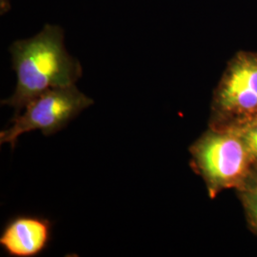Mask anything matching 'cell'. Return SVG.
Here are the masks:
<instances>
[{"label": "cell", "mask_w": 257, "mask_h": 257, "mask_svg": "<svg viewBox=\"0 0 257 257\" xmlns=\"http://www.w3.org/2000/svg\"><path fill=\"white\" fill-rule=\"evenodd\" d=\"M52 234V223L35 215H19L7 223L0 245L10 256L35 257L46 249Z\"/></svg>", "instance_id": "obj_5"}, {"label": "cell", "mask_w": 257, "mask_h": 257, "mask_svg": "<svg viewBox=\"0 0 257 257\" xmlns=\"http://www.w3.org/2000/svg\"><path fill=\"white\" fill-rule=\"evenodd\" d=\"M12 9V0H0V16H6Z\"/></svg>", "instance_id": "obj_9"}, {"label": "cell", "mask_w": 257, "mask_h": 257, "mask_svg": "<svg viewBox=\"0 0 257 257\" xmlns=\"http://www.w3.org/2000/svg\"><path fill=\"white\" fill-rule=\"evenodd\" d=\"M92 104V98L80 92L75 85L41 92L28 103L24 110L15 114L12 126L0 133V143H9L15 149L23 134L38 130L45 136L54 135Z\"/></svg>", "instance_id": "obj_4"}, {"label": "cell", "mask_w": 257, "mask_h": 257, "mask_svg": "<svg viewBox=\"0 0 257 257\" xmlns=\"http://www.w3.org/2000/svg\"><path fill=\"white\" fill-rule=\"evenodd\" d=\"M257 116V53L239 51L226 66L211 103L209 127L228 128Z\"/></svg>", "instance_id": "obj_3"}, {"label": "cell", "mask_w": 257, "mask_h": 257, "mask_svg": "<svg viewBox=\"0 0 257 257\" xmlns=\"http://www.w3.org/2000/svg\"><path fill=\"white\" fill-rule=\"evenodd\" d=\"M9 52L17 86L1 104L14 108L15 114L41 92L75 85L82 77L81 63L67 51L64 30L57 24L47 23L34 37L14 41Z\"/></svg>", "instance_id": "obj_1"}, {"label": "cell", "mask_w": 257, "mask_h": 257, "mask_svg": "<svg viewBox=\"0 0 257 257\" xmlns=\"http://www.w3.org/2000/svg\"><path fill=\"white\" fill-rule=\"evenodd\" d=\"M189 152L193 172L201 176L211 199L225 190L244 188L253 163L233 130L209 127Z\"/></svg>", "instance_id": "obj_2"}, {"label": "cell", "mask_w": 257, "mask_h": 257, "mask_svg": "<svg viewBox=\"0 0 257 257\" xmlns=\"http://www.w3.org/2000/svg\"><path fill=\"white\" fill-rule=\"evenodd\" d=\"M240 202L245 211L248 228L257 235V188H247L237 191Z\"/></svg>", "instance_id": "obj_7"}, {"label": "cell", "mask_w": 257, "mask_h": 257, "mask_svg": "<svg viewBox=\"0 0 257 257\" xmlns=\"http://www.w3.org/2000/svg\"><path fill=\"white\" fill-rule=\"evenodd\" d=\"M228 128L233 130L238 135L248 151L252 163L257 164V116Z\"/></svg>", "instance_id": "obj_6"}, {"label": "cell", "mask_w": 257, "mask_h": 257, "mask_svg": "<svg viewBox=\"0 0 257 257\" xmlns=\"http://www.w3.org/2000/svg\"><path fill=\"white\" fill-rule=\"evenodd\" d=\"M247 188H257V164H252L250 174L248 175L247 182L243 189H247Z\"/></svg>", "instance_id": "obj_8"}]
</instances>
